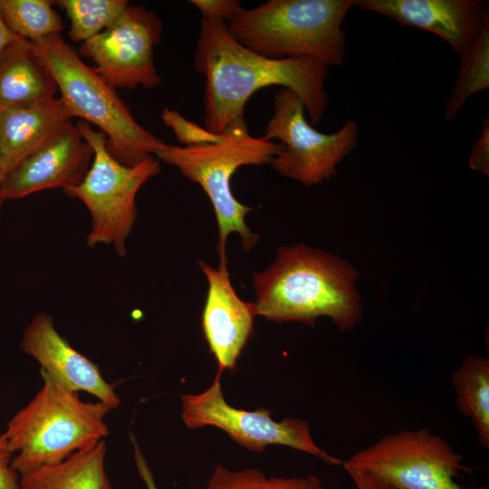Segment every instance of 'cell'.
I'll return each mask as SVG.
<instances>
[{
  "mask_svg": "<svg viewBox=\"0 0 489 489\" xmlns=\"http://www.w3.org/2000/svg\"><path fill=\"white\" fill-rule=\"evenodd\" d=\"M194 58L197 71L206 79L204 124L213 133L246 126L247 101L271 85L295 92L312 125L318 124L326 111L327 65L309 57L262 56L235 41L224 21L201 19Z\"/></svg>",
  "mask_w": 489,
  "mask_h": 489,
  "instance_id": "cell-1",
  "label": "cell"
},
{
  "mask_svg": "<svg viewBox=\"0 0 489 489\" xmlns=\"http://www.w3.org/2000/svg\"><path fill=\"white\" fill-rule=\"evenodd\" d=\"M358 275L339 256L303 244L283 246L273 264L252 276L255 314L310 326L328 317L341 331L351 330L362 318Z\"/></svg>",
  "mask_w": 489,
  "mask_h": 489,
  "instance_id": "cell-2",
  "label": "cell"
},
{
  "mask_svg": "<svg viewBox=\"0 0 489 489\" xmlns=\"http://www.w3.org/2000/svg\"><path fill=\"white\" fill-rule=\"evenodd\" d=\"M356 0H270L243 8L226 23L243 46L271 59L309 57L340 66L345 56L342 22Z\"/></svg>",
  "mask_w": 489,
  "mask_h": 489,
  "instance_id": "cell-3",
  "label": "cell"
},
{
  "mask_svg": "<svg viewBox=\"0 0 489 489\" xmlns=\"http://www.w3.org/2000/svg\"><path fill=\"white\" fill-rule=\"evenodd\" d=\"M41 372L35 396L7 422L4 432L15 454L13 469L21 476L59 463L109 434L105 403L82 401L78 393L57 385Z\"/></svg>",
  "mask_w": 489,
  "mask_h": 489,
  "instance_id": "cell-4",
  "label": "cell"
},
{
  "mask_svg": "<svg viewBox=\"0 0 489 489\" xmlns=\"http://www.w3.org/2000/svg\"><path fill=\"white\" fill-rule=\"evenodd\" d=\"M32 43L52 72L69 115L98 127L117 161L134 167L154 157L164 141L138 123L116 89L83 62L61 34Z\"/></svg>",
  "mask_w": 489,
  "mask_h": 489,
  "instance_id": "cell-5",
  "label": "cell"
},
{
  "mask_svg": "<svg viewBox=\"0 0 489 489\" xmlns=\"http://www.w3.org/2000/svg\"><path fill=\"white\" fill-rule=\"evenodd\" d=\"M282 145L249 134L247 125L225 133L216 144L180 147L162 143L154 157L176 167L181 174L198 184L213 206L218 226L217 253L219 267H226L225 243L228 235L237 233L244 251H250L260 239L245 223L253 207L241 204L233 195L231 179L243 166L270 164L280 153Z\"/></svg>",
  "mask_w": 489,
  "mask_h": 489,
  "instance_id": "cell-6",
  "label": "cell"
},
{
  "mask_svg": "<svg viewBox=\"0 0 489 489\" xmlns=\"http://www.w3.org/2000/svg\"><path fill=\"white\" fill-rule=\"evenodd\" d=\"M76 126L94 151L83 181L62 189L79 199L90 212L91 224L86 243L90 247L112 244L120 256L138 217L136 197L140 187L161 169L160 160L150 157L134 167L117 161L106 149V137L83 120Z\"/></svg>",
  "mask_w": 489,
  "mask_h": 489,
  "instance_id": "cell-7",
  "label": "cell"
},
{
  "mask_svg": "<svg viewBox=\"0 0 489 489\" xmlns=\"http://www.w3.org/2000/svg\"><path fill=\"white\" fill-rule=\"evenodd\" d=\"M305 112L301 98L281 88L274 96L273 113L263 137L276 139L283 147L270 162L275 172L312 186L335 176L337 165L357 145L359 128L354 120H349L334 133H322L308 122Z\"/></svg>",
  "mask_w": 489,
  "mask_h": 489,
  "instance_id": "cell-8",
  "label": "cell"
},
{
  "mask_svg": "<svg viewBox=\"0 0 489 489\" xmlns=\"http://www.w3.org/2000/svg\"><path fill=\"white\" fill-rule=\"evenodd\" d=\"M462 461L444 438L419 428L388 434L344 463L396 489H461L455 478L466 469Z\"/></svg>",
  "mask_w": 489,
  "mask_h": 489,
  "instance_id": "cell-9",
  "label": "cell"
},
{
  "mask_svg": "<svg viewBox=\"0 0 489 489\" xmlns=\"http://www.w3.org/2000/svg\"><path fill=\"white\" fill-rule=\"evenodd\" d=\"M220 378L221 373L216 372L206 390L181 395V417L188 428L217 427L241 446L257 453L268 446L279 445L307 453L331 465H343L341 459L314 443L307 421L290 417L276 421L269 409L248 411L229 405L224 397Z\"/></svg>",
  "mask_w": 489,
  "mask_h": 489,
  "instance_id": "cell-10",
  "label": "cell"
},
{
  "mask_svg": "<svg viewBox=\"0 0 489 489\" xmlns=\"http://www.w3.org/2000/svg\"><path fill=\"white\" fill-rule=\"evenodd\" d=\"M162 32L163 23L153 11L129 4L107 29L82 43L78 53L91 60L114 89H153L162 82L153 57Z\"/></svg>",
  "mask_w": 489,
  "mask_h": 489,
  "instance_id": "cell-11",
  "label": "cell"
},
{
  "mask_svg": "<svg viewBox=\"0 0 489 489\" xmlns=\"http://www.w3.org/2000/svg\"><path fill=\"white\" fill-rule=\"evenodd\" d=\"M21 350L40 365V371L71 392L84 391L111 409L120 399L114 386L107 382L99 366L76 350L55 329L51 315L41 312L26 325Z\"/></svg>",
  "mask_w": 489,
  "mask_h": 489,
  "instance_id": "cell-12",
  "label": "cell"
},
{
  "mask_svg": "<svg viewBox=\"0 0 489 489\" xmlns=\"http://www.w3.org/2000/svg\"><path fill=\"white\" fill-rule=\"evenodd\" d=\"M355 5L435 34L459 56L474 44L489 15L480 0H360Z\"/></svg>",
  "mask_w": 489,
  "mask_h": 489,
  "instance_id": "cell-13",
  "label": "cell"
},
{
  "mask_svg": "<svg viewBox=\"0 0 489 489\" xmlns=\"http://www.w3.org/2000/svg\"><path fill=\"white\" fill-rule=\"evenodd\" d=\"M208 284L202 312V328L210 351L218 364L217 372L234 369L254 331L256 317L254 302L236 294L227 268L198 261Z\"/></svg>",
  "mask_w": 489,
  "mask_h": 489,
  "instance_id": "cell-14",
  "label": "cell"
},
{
  "mask_svg": "<svg viewBox=\"0 0 489 489\" xmlns=\"http://www.w3.org/2000/svg\"><path fill=\"white\" fill-rule=\"evenodd\" d=\"M93 156V149L72 124L5 179V199H19L49 188L77 187L90 169Z\"/></svg>",
  "mask_w": 489,
  "mask_h": 489,
  "instance_id": "cell-15",
  "label": "cell"
},
{
  "mask_svg": "<svg viewBox=\"0 0 489 489\" xmlns=\"http://www.w3.org/2000/svg\"><path fill=\"white\" fill-rule=\"evenodd\" d=\"M60 98L0 109V168L5 179L24 159L73 123Z\"/></svg>",
  "mask_w": 489,
  "mask_h": 489,
  "instance_id": "cell-16",
  "label": "cell"
},
{
  "mask_svg": "<svg viewBox=\"0 0 489 489\" xmlns=\"http://www.w3.org/2000/svg\"><path fill=\"white\" fill-rule=\"evenodd\" d=\"M57 91L31 41L17 37L0 51V109L42 104L54 99Z\"/></svg>",
  "mask_w": 489,
  "mask_h": 489,
  "instance_id": "cell-17",
  "label": "cell"
},
{
  "mask_svg": "<svg viewBox=\"0 0 489 489\" xmlns=\"http://www.w3.org/2000/svg\"><path fill=\"white\" fill-rule=\"evenodd\" d=\"M105 439L20 476L23 489H115L105 469Z\"/></svg>",
  "mask_w": 489,
  "mask_h": 489,
  "instance_id": "cell-18",
  "label": "cell"
},
{
  "mask_svg": "<svg viewBox=\"0 0 489 489\" xmlns=\"http://www.w3.org/2000/svg\"><path fill=\"white\" fill-rule=\"evenodd\" d=\"M455 405L475 429L478 443L489 448V360L468 355L452 374Z\"/></svg>",
  "mask_w": 489,
  "mask_h": 489,
  "instance_id": "cell-19",
  "label": "cell"
},
{
  "mask_svg": "<svg viewBox=\"0 0 489 489\" xmlns=\"http://www.w3.org/2000/svg\"><path fill=\"white\" fill-rule=\"evenodd\" d=\"M489 87V15L471 48L460 56L455 81L444 107L446 121L455 119L473 94Z\"/></svg>",
  "mask_w": 489,
  "mask_h": 489,
  "instance_id": "cell-20",
  "label": "cell"
},
{
  "mask_svg": "<svg viewBox=\"0 0 489 489\" xmlns=\"http://www.w3.org/2000/svg\"><path fill=\"white\" fill-rule=\"evenodd\" d=\"M49 0H0V15L15 35L34 42L64 28L60 14Z\"/></svg>",
  "mask_w": 489,
  "mask_h": 489,
  "instance_id": "cell-21",
  "label": "cell"
},
{
  "mask_svg": "<svg viewBox=\"0 0 489 489\" xmlns=\"http://www.w3.org/2000/svg\"><path fill=\"white\" fill-rule=\"evenodd\" d=\"M55 3L70 19L68 37L81 43L107 29L129 5L127 0H59Z\"/></svg>",
  "mask_w": 489,
  "mask_h": 489,
  "instance_id": "cell-22",
  "label": "cell"
},
{
  "mask_svg": "<svg viewBox=\"0 0 489 489\" xmlns=\"http://www.w3.org/2000/svg\"><path fill=\"white\" fill-rule=\"evenodd\" d=\"M163 123L172 129L177 139L184 147L205 146L220 142L224 134H216L194 121L186 119L180 112L164 108L161 112Z\"/></svg>",
  "mask_w": 489,
  "mask_h": 489,
  "instance_id": "cell-23",
  "label": "cell"
},
{
  "mask_svg": "<svg viewBox=\"0 0 489 489\" xmlns=\"http://www.w3.org/2000/svg\"><path fill=\"white\" fill-rule=\"evenodd\" d=\"M267 477L257 468L232 471L217 465L204 489H265Z\"/></svg>",
  "mask_w": 489,
  "mask_h": 489,
  "instance_id": "cell-24",
  "label": "cell"
},
{
  "mask_svg": "<svg viewBox=\"0 0 489 489\" xmlns=\"http://www.w3.org/2000/svg\"><path fill=\"white\" fill-rule=\"evenodd\" d=\"M199 11L202 19L224 21L233 19L243 9L238 0H190Z\"/></svg>",
  "mask_w": 489,
  "mask_h": 489,
  "instance_id": "cell-25",
  "label": "cell"
},
{
  "mask_svg": "<svg viewBox=\"0 0 489 489\" xmlns=\"http://www.w3.org/2000/svg\"><path fill=\"white\" fill-rule=\"evenodd\" d=\"M14 455L5 433L0 435V489H23L20 475L13 469Z\"/></svg>",
  "mask_w": 489,
  "mask_h": 489,
  "instance_id": "cell-26",
  "label": "cell"
},
{
  "mask_svg": "<svg viewBox=\"0 0 489 489\" xmlns=\"http://www.w3.org/2000/svg\"><path fill=\"white\" fill-rule=\"evenodd\" d=\"M472 170L489 175V120L485 118L479 138L474 142L468 159Z\"/></svg>",
  "mask_w": 489,
  "mask_h": 489,
  "instance_id": "cell-27",
  "label": "cell"
},
{
  "mask_svg": "<svg viewBox=\"0 0 489 489\" xmlns=\"http://www.w3.org/2000/svg\"><path fill=\"white\" fill-rule=\"evenodd\" d=\"M265 489H324L321 480L314 475L299 477L267 478Z\"/></svg>",
  "mask_w": 489,
  "mask_h": 489,
  "instance_id": "cell-28",
  "label": "cell"
},
{
  "mask_svg": "<svg viewBox=\"0 0 489 489\" xmlns=\"http://www.w3.org/2000/svg\"><path fill=\"white\" fill-rule=\"evenodd\" d=\"M348 475L352 479L357 489H396L386 481L356 467L343 463Z\"/></svg>",
  "mask_w": 489,
  "mask_h": 489,
  "instance_id": "cell-29",
  "label": "cell"
},
{
  "mask_svg": "<svg viewBox=\"0 0 489 489\" xmlns=\"http://www.w3.org/2000/svg\"><path fill=\"white\" fill-rule=\"evenodd\" d=\"M129 436H130V440H131L133 450H134L133 455H134L135 465H136L139 476L145 483L147 489H158L155 480H154L152 471L146 458L144 457L142 454V451L137 442L135 436L130 432Z\"/></svg>",
  "mask_w": 489,
  "mask_h": 489,
  "instance_id": "cell-30",
  "label": "cell"
},
{
  "mask_svg": "<svg viewBox=\"0 0 489 489\" xmlns=\"http://www.w3.org/2000/svg\"><path fill=\"white\" fill-rule=\"evenodd\" d=\"M19 36L14 34L5 24L1 15H0V51L11 41L14 40Z\"/></svg>",
  "mask_w": 489,
  "mask_h": 489,
  "instance_id": "cell-31",
  "label": "cell"
},
{
  "mask_svg": "<svg viewBox=\"0 0 489 489\" xmlns=\"http://www.w3.org/2000/svg\"><path fill=\"white\" fill-rule=\"evenodd\" d=\"M4 183H5V178L3 177V174L0 168V211L5 201V197H4Z\"/></svg>",
  "mask_w": 489,
  "mask_h": 489,
  "instance_id": "cell-32",
  "label": "cell"
}]
</instances>
